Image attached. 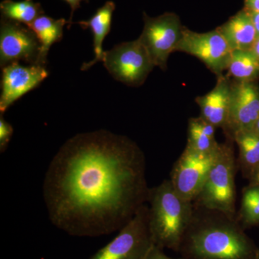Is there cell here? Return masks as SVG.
Returning <instances> with one entry per match:
<instances>
[{"label":"cell","mask_w":259,"mask_h":259,"mask_svg":"<svg viewBox=\"0 0 259 259\" xmlns=\"http://www.w3.org/2000/svg\"><path fill=\"white\" fill-rule=\"evenodd\" d=\"M236 220L244 230L259 226V185H248L243 189Z\"/></svg>","instance_id":"21"},{"label":"cell","mask_w":259,"mask_h":259,"mask_svg":"<svg viewBox=\"0 0 259 259\" xmlns=\"http://www.w3.org/2000/svg\"><path fill=\"white\" fill-rule=\"evenodd\" d=\"M149 192L142 150L105 130L68 140L51 161L42 185L51 223L77 237L120 231L148 202Z\"/></svg>","instance_id":"1"},{"label":"cell","mask_w":259,"mask_h":259,"mask_svg":"<svg viewBox=\"0 0 259 259\" xmlns=\"http://www.w3.org/2000/svg\"><path fill=\"white\" fill-rule=\"evenodd\" d=\"M2 69L1 115L23 95L38 87L49 76L45 66L40 65L23 66L15 62Z\"/></svg>","instance_id":"12"},{"label":"cell","mask_w":259,"mask_h":259,"mask_svg":"<svg viewBox=\"0 0 259 259\" xmlns=\"http://www.w3.org/2000/svg\"><path fill=\"white\" fill-rule=\"evenodd\" d=\"M102 62L114 79L131 87L142 85L155 67L139 39L121 42L105 51Z\"/></svg>","instance_id":"6"},{"label":"cell","mask_w":259,"mask_h":259,"mask_svg":"<svg viewBox=\"0 0 259 259\" xmlns=\"http://www.w3.org/2000/svg\"><path fill=\"white\" fill-rule=\"evenodd\" d=\"M233 141L221 144L218 156L202 190L194 199V207L215 211L236 219V189L235 183L238 162Z\"/></svg>","instance_id":"4"},{"label":"cell","mask_w":259,"mask_h":259,"mask_svg":"<svg viewBox=\"0 0 259 259\" xmlns=\"http://www.w3.org/2000/svg\"><path fill=\"white\" fill-rule=\"evenodd\" d=\"M115 9V5L113 2H107L102 8L97 10L90 20L78 23L83 29H91L93 34L95 59L90 62L83 63L81 68L83 71L90 69L98 61H103L105 51L102 49V44L111 29L112 15Z\"/></svg>","instance_id":"15"},{"label":"cell","mask_w":259,"mask_h":259,"mask_svg":"<svg viewBox=\"0 0 259 259\" xmlns=\"http://www.w3.org/2000/svg\"><path fill=\"white\" fill-rule=\"evenodd\" d=\"M69 21L64 18L54 19L40 15L29 25L28 28L35 32L40 45V55L37 65L45 66L49 51L53 44L61 41L64 34V27Z\"/></svg>","instance_id":"16"},{"label":"cell","mask_w":259,"mask_h":259,"mask_svg":"<svg viewBox=\"0 0 259 259\" xmlns=\"http://www.w3.org/2000/svg\"><path fill=\"white\" fill-rule=\"evenodd\" d=\"M216 127L202 117H192L189 120L187 146L200 151L212 152L219 148L215 139Z\"/></svg>","instance_id":"18"},{"label":"cell","mask_w":259,"mask_h":259,"mask_svg":"<svg viewBox=\"0 0 259 259\" xmlns=\"http://www.w3.org/2000/svg\"><path fill=\"white\" fill-rule=\"evenodd\" d=\"M219 149L220 146L212 152H200L186 146L174 165L170 179L174 188L182 198L194 202L203 187Z\"/></svg>","instance_id":"8"},{"label":"cell","mask_w":259,"mask_h":259,"mask_svg":"<svg viewBox=\"0 0 259 259\" xmlns=\"http://www.w3.org/2000/svg\"><path fill=\"white\" fill-rule=\"evenodd\" d=\"M248 181H249L248 185H259V166L255 168V171L250 175Z\"/></svg>","instance_id":"26"},{"label":"cell","mask_w":259,"mask_h":259,"mask_svg":"<svg viewBox=\"0 0 259 259\" xmlns=\"http://www.w3.org/2000/svg\"><path fill=\"white\" fill-rule=\"evenodd\" d=\"M218 30L232 51H250L258 39L251 15L245 9L231 17Z\"/></svg>","instance_id":"14"},{"label":"cell","mask_w":259,"mask_h":259,"mask_svg":"<svg viewBox=\"0 0 259 259\" xmlns=\"http://www.w3.org/2000/svg\"><path fill=\"white\" fill-rule=\"evenodd\" d=\"M154 245L145 204L112 241L89 259H145Z\"/></svg>","instance_id":"5"},{"label":"cell","mask_w":259,"mask_h":259,"mask_svg":"<svg viewBox=\"0 0 259 259\" xmlns=\"http://www.w3.org/2000/svg\"><path fill=\"white\" fill-rule=\"evenodd\" d=\"M176 51L197 58L213 74L219 76L227 70L232 50L218 28L197 32L184 27Z\"/></svg>","instance_id":"9"},{"label":"cell","mask_w":259,"mask_h":259,"mask_svg":"<svg viewBox=\"0 0 259 259\" xmlns=\"http://www.w3.org/2000/svg\"><path fill=\"white\" fill-rule=\"evenodd\" d=\"M244 9L250 13H259V0H244Z\"/></svg>","instance_id":"24"},{"label":"cell","mask_w":259,"mask_h":259,"mask_svg":"<svg viewBox=\"0 0 259 259\" xmlns=\"http://www.w3.org/2000/svg\"><path fill=\"white\" fill-rule=\"evenodd\" d=\"M255 259H259V249L257 250L256 255H255Z\"/></svg>","instance_id":"30"},{"label":"cell","mask_w":259,"mask_h":259,"mask_svg":"<svg viewBox=\"0 0 259 259\" xmlns=\"http://www.w3.org/2000/svg\"><path fill=\"white\" fill-rule=\"evenodd\" d=\"M233 141L239 151L238 167L243 176L248 180L259 166V136L253 131H240L234 135Z\"/></svg>","instance_id":"17"},{"label":"cell","mask_w":259,"mask_h":259,"mask_svg":"<svg viewBox=\"0 0 259 259\" xmlns=\"http://www.w3.org/2000/svg\"><path fill=\"white\" fill-rule=\"evenodd\" d=\"M3 18L29 26L44 13L40 3L32 0L15 2L4 0L0 4Z\"/></svg>","instance_id":"20"},{"label":"cell","mask_w":259,"mask_h":259,"mask_svg":"<svg viewBox=\"0 0 259 259\" xmlns=\"http://www.w3.org/2000/svg\"><path fill=\"white\" fill-rule=\"evenodd\" d=\"M149 226L155 245L180 251L194 214L192 202L182 198L170 180L150 189Z\"/></svg>","instance_id":"3"},{"label":"cell","mask_w":259,"mask_h":259,"mask_svg":"<svg viewBox=\"0 0 259 259\" xmlns=\"http://www.w3.org/2000/svg\"><path fill=\"white\" fill-rule=\"evenodd\" d=\"M65 1H66V3L70 5V7H71V18H70L69 23H71L73 14H74L75 10L79 8L80 3H81V2L82 1V0H65Z\"/></svg>","instance_id":"25"},{"label":"cell","mask_w":259,"mask_h":259,"mask_svg":"<svg viewBox=\"0 0 259 259\" xmlns=\"http://www.w3.org/2000/svg\"><path fill=\"white\" fill-rule=\"evenodd\" d=\"M251 51L254 54L255 58L259 63V37L255 41L254 46L252 48Z\"/></svg>","instance_id":"28"},{"label":"cell","mask_w":259,"mask_h":259,"mask_svg":"<svg viewBox=\"0 0 259 259\" xmlns=\"http://www.w3.org/2000/svg\"><path fill=\"white\" fill-rule=\"evenodd\" d=\"M144 30L138 39L148 51L155 66L166 71L168 57L176 51L185 26L178 15L172 13L156 18L144 14Z\"/></svg>","instance_id":"7"},{"label":"cell","mask_w":259,"mask_h":259,"mask_svg":"<svg viewBox=\"0 0 259 259\" xmlns=\"http://www.w3.org/2000/svg\"><path fill=\"white\" fill-rule=\"evenodd\" d=\"M253 131H254L255 134L258 135L259 136V117L258 120H257L256 122H255L254 127H253Z\"/></svg>","instance_id":"29"},{"label":"cell","mask_w":259,"mask_h":259,"mask_svg":"<svg viewBox=\"0 0 259 259\" xmlns=\"http://www.w3.org/2000/svg\"><path fill=\"white\" fill-rule=\"evenodd\" d=\"M13 127L7 122L3 115L0 117V151L4 152L13 137Z\"/></svg>","instance_id":"22"},{"label":"cell","mask_w":259,"mask_h":259,"mask_svg":"<svg viewBox=\"0 0 259 259\" xmlns=\"http://www.w3.org/2000/svg\"><path fill=\"white\" fill-rule=\"evenodd\" d=\"M258 249L236 219L194 207L180 250L185 259H255Z\"/></svg>","instance_id":"2"},{"label":"cell","mask_w":259,"mask_h":259,"mask_svg":"<svg viewBox=\"0 0 259 259\" xmlns=\"http://www.w3.org/2000/svg\"><path fill=\"white\" fill-rule=\"evenodd\" d=\"M259 117V85L257 81H231L229 113L225 134L233 141L240 131H253Z\"/></svg>","instance_id":"11"},{"label":"cell","mask_w":259,"mask_h":259,"mask_svg":"<svg viewBox=\"0 0 259 259\" xmlns=\"http://www.w3.org/2000/svg\"><path fill=\"white\" fill-rule=\"evenodd\" d=\"M145 259H177L168 257L163 253V249L155 245ZM185 259V258H177Z\"/></svg>","instance_id":"23"},{"label":"cell","mask_w":259,"mask_h":259,"mask_svg":"<svg viewBox=\"0 0 259 259\" xmlns=\"http://www.w3.org/2000/svg\"><path fill=\"white\" fill-rule=\"evenodd\" d=\"M250 13V12H249ZM250 15H251L252 20H253V24H254V26L255 28V30H256L257 32V36H258V38L259 37V13H250Z\"/></svg>","instance_id":"27"},{"label":"cell","mask_w":259,"mask_h":259,"mask_svg":"<svg viewBox=\"0 0 259 259\" xmlns=\"http://www.w3.org/2000/svg\"><path fill=\"white\" fill-rule=\"evenodd\" d=\"M214 88L195 101L200 109V117L218 128L226 127L229 113L231 81L228 76L221 75Z\"/></svg>","instance_id":"13"},{"label":"cell","mask_w":259,"mask_h":259,"mask_svg":"<svg viewBox=\"0 0 259 259\" xmlns=\"http://www.w3.org/2000/svg\"><path fill=\"white\" fill-rule=\"evenodd\" d=\"M40 51V42L31 29L22 23L3 18L0 28L2 69L20 61L37 65Z\"/></svg>","instance_id":"10"},{"label":"cell","mask_w":259,"mask_h":259,"mask_svg":"<svg viewBox=\"0 0 259 259\" xmlns=\"http://www.w3.org/2000/svg\"><path fill=\"white\" fill-rule=\"evenodd\" d=\"M227 71L228 76L235 81H257L259 79V63L251 50L232 51Z\"/></svg>","instance_id":"19"}]
</instances>
